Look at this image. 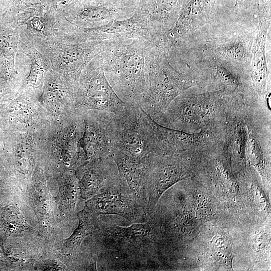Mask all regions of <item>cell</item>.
I'll list each match as a JSON object with an SVG mask.
<instances>
[{
    "label": "cell",
    "mask_w": 271,
    "mask_h": 271,
    "mask_svg": "<svg viewBox=\"0 0 271 271\" xmlns=\"http://www.w3.org/2000/svg\"><path fill=\"white\" fill-rule=\"evenodd\" d=\"M102 270H151L158 268V247L162 236L154 215L143 222L121 226L98 218L92 233Z\"/></svg>",
    "instance_id": "obj_1"
},
{
    "label": "cell",
    "mask_w": 271,
    "mask_h": 271,
    "mask_svg": "<svg viewBox=\"0 0 271 271\" xmlns=\"http://www.w3.org/2000/svg\"><path fill=\"white\" fill-rule=\"evenodd\" d=\"M102 66L109 84L125 103L140 106L147 91L145 52L149 41H104Z\"/></svg>",
    "instance_id": "obj_2"
},
{
    "label": "cell",
    "mask_w": 271,
    "mask_h": 271,
    "mask_svg": "<svg viewBox=\"0 0 271 271\" xmlns=\"http://www.w3.org/2000/svg\"><path fill=\"white\" fill-rule=\"evenodd\" d=\"M161 39L149 41L145 52L146 95L140 107L158 122L179 95L198 85L196 77L175 69Z\"/></svg>",
    "instance_id": "obj_3"
},
{
    "label": "cell",
    "mask_w": 271,
    "mask_h": 271,
    "mask_svg": "<svg viewBox=\"0 0 271 271\" xmlns=\"http://www.w3.org/2000/svg\"><path fill=\"white\" fill-rule=\"evenodd\" d=\"M190 89L171 102L157 122L189 133L220 127L236 94L224 90L199 92Z\"/></svg>",
    "instance_id": "obj_4"
},
{
    "label": "cell",
    "mask_w": 271,
    "mask_h": 271,
    "mask_svg": "<svg viewBox=\"0 0 271 271\" xmlns=\"http://www.w3.org/2000/svg\"><path fill=\"white\" fill-rule=\"evenodd\" d=\"M84 129L82 111L49 116L36 132L37 157L57 160L75 171L87 161L82 143Z\"/></svg>",
    "instance_id": "obj_5"
},
{
    "label": "cell",
    "mask_w": 271,
    "mask_h": 271,
    "mask_svg": "<svg viewBox=\"0 0 271 271\" xmlns=\"http://www.w3.org/2000/svg\"><path fill=\"white\" fill-rule=\"evenodd\" d=\"M148 116L140 106L129 104L120 112H111L112 149L136 157L157 155Z\"/></svg>",
    "instance_id": "obj_6"
},
{
    "label": "cell",
    "mask_w": 271,
    "mask_h": 271,
    "mask_svg": "<svg viewBox=\"0 0 271 271\" xmlns=\"http://www.w3.org/2000/svg\"><path fill=\"white\" fill-rule=\"evenodd\" d=\"M35 40L38 49L48 60L51 68L66 79L76 91L82 71L92 59L101 53L104 42Z\"/></svg>",
    "instance_id": "obj_7"
},
{
    "label": "cell",
    "mask_w": 271,
    "mask_h": 271,
    "mask_svg": "<svg viewBox=\"0 0 271 271\" xmlns=\"http://www.w3.org/2000/svg\"><path fill=\"white\" fill-rule=\"evenodd\" d=\"M127 104L116 94L107 81L101 54L96 56L87 64L80 76L76 91L75 110L117 113Z\"/></svg>",
    "instance_id": "obj_8"
},
{
    "label": "cell",
    "mask_w": 271,
    "mask_h": 271,
    "mask_svg": "<svg viewBox=\"0 0 271 271\" xmlns=\"http://www.w3.org/2000/svg\"><path fill=\"white\" fill-rule=\"evenodd\" d=\"M268 99L257 97L247 100V164L254 167L263 181L270 179L271 112Z\"/></svg>",
    "instance_id": "obj_9"
},
{
    "label": "cell",
    "mask_w": 271,
    "mask_h": 271,
    "mask_svg": "<svg viewBox=\"0 0 271 271\" xmlns=\"http://www.w3.org/2000/svg\"><path fill=\"white\" fill-rule=\"evenodd\" d=\"M202 156L190 154L152 155L147 183L145 214L148 218L167 190L191 176Z\"/></svg>",
    "instance_id": "obj_10"
},
{
    "label": "cell",
    "mask_w": 271,
    "mask_h": 271,
    "mask_svg": "<svg viewBox=\"0 0 271 271\" xmlns=\"http://www.w3.org/2000/svg\"><path fill=\"white\" fill-rule=\"evenodd\" d=\"M243 94L235 95L219 129V147L231 171H246L247 162L246 149L248 139L247 100Z\"/></svg>",
    "instance_id": "obj_11"
},
{
    "label": "cell",
    "mask_w": 271,
    "mask_h": 271,
    "mask_svg": "<svg viewBox=\"0 0 271 271\" xmlns=\"http://www.w3.org/2000/svg\"><path fill=\"white\" fill-rule=\"evenodd\" d=\"M148 119L158 155L202 154L218 146V128L189 133L164 126L149 115Z\"/></svg>",
    "instance_id": "obj_12"
},
{
    "label": "cell",
    "mask_w": 271,
    "mask_h": 271,
    "mask_svg": "<svg viewBox=\"0 0 271 271\" xmlns=\"http://www.w3.org/2000/svg\"><path fill=\"white\" fill-rule=\"evenodd\" d=\"M86 208L94 215H116L131 223L145 222L148 219L120 175L89 200Z\"/></svg>",
    "instance_id": "obj_13"
},
{
    "label": "cell",
    "mask_w": 271,
    "mask_h": 271,
    "mask_svg": "<svg viewBox=\"0 0 271 271\" xmlns=\"http://www.w3.org/2000/svg\"><path fill=\"white\" fill-rule=\"evenodd\" d=\"M49 116L37 97L28 91H19L0 105V128L4 132L35 133Z\"/></svg>",
    "instance_id": "obj_14"
},
{
    "label": "cell",
    "mask_w": 271,
    "mask_h": 271,
    "mask_svg": "<svg viewBox=\"0 0 271 271\" xmlns=\"http://www.w3.org/2000/svg\"><path fill=\"white\" fill-rule=\"evenodd\" d=\"M70 34V39L75 42L93 40L117 41L135 39L153 40L148 17L143 13H137L130 18L114 20L97 27H74Z\"/></svg>",
    "instance_id": "obj_15"
},
{
    "label": "cell",
    "mask_w": 271,
    "mask_h": 271,
    "mask_svg": "<svg viewBox=\"0 0 271 271\" xmlns=\"http://www.w3.org/2000/svg\"><path fill=\"white\" fill-rule=\"evenodd\" d=\"M76 90L64 77L51 68L46 72L38 100L50 116L75 111Z\"/></svg>",
    "instance_id": "obj_16"
},
{
    "label": "cell",
    "mask_w": 271,
    "mask_h": 271,
    "mask_svg": "<svg viewBox=\"0 0 271 271\" xmlns=\"http://www.w3.org/2000/svg\"><path fill=\"white\" fill-rule=\"evenodd\" d=\"M84 122L82 146L87 161L110 156L112 148L109 112L82 111Z\"/></svg>",
    "instance_id": "obj_17"
},
{
    "label": "cell",
    "mask_w": 271,
    "mask_h": 271,
    "mask_svg": "<svg viewBox=\"0 0 271 271\" xmlns=\"http://www.w3.org/2000/svg\"><path fill=\"white\" fill-rule=\"evenodd\" d=\"M140 158L112 149L110 156L120 175L125 179L134 198L145 213L147 204V183L152 155Z\"/></svg>",
    "instance_id": "obj_18"
},
{
    "label": "cell",
    "mask_w": 271,
    "mask_h": 271,
    "mask_svg": "<svg viewBox=\"0 0 271 271\" xmlns=\"http://www.w3.org/2000/svg\"><path fill=\"white\" fill-rule=\"evenodd\" d=\"M270 24V17L268 15L259 14L249 74L254 91L259 96L264 98H268L270 89V71L265 57L266 40Z\"/></svg>",
    "instance_id": "obj_19"
},
{
    "label": "cell",
    "mask_w": 271,
    "mask_h": 271,
    "mask_svg": "<svg viewBox=\"0 0 271 271\" xmlns=\"http://www.w3.org/2000/svg\"><path fill=\"white\" fill-rule=\"evenodd\" d=\"M75 173L79 181L81 193L85 198L96 195L101 189L120 175L110 156L87 161L79 167Z\"/></svg>",
    "instance_id": "obj_20"
},
{
    "label": "cell",
    "mask_w": 271,
    "mask_h": 271,
    "mask_svg": "<svg viewBox=\"0 0 271 271\" xmlns=\"http://www.w3.org/2000/svg\"><path fill=\"white\" fill-rule=\"evenodd\" d=\"M23 52L30 58L31 64L30 72L24 80L19 91H28L37 98L42 88L44 77L47 71L51 67L48 60L35 47L24 48Z\"/></svg>",
    "instance_id": "obj_21"
},
{
    "label": "cell",
    "mask_w": 271,
    "mask_h": 271,
    "mask_svg": "<svg viewBox=\"0 0 271 271\" xmlns=\"http://www.w3.org/2000/svg\"><path fill=\"white\" fill-rule=\"evenodd\" d=\"M248 48L245 39L236 38L220 44L217 48V51L225 59L241 63L245 62L248 58Z\"/></svg>",
    "instance_id": "obj_22"
},
{
    "label": "cell",
    "mask_w": 271,
    "mask_h": 271,
    "mask_svg": "<svg viewBox=\"0 0 271 271\" xmlns=\"http://www.w3.org/2000/svg\"><path fill=\"white\" fill-rule=\"evenodd\" d=\"M172 230L176 234L188 235L193 231L194 221L192 216L185 211H176L172 221Z\"/></svg>",
    "instance_id": "obj_23"
},
{
    "label": "cell",
    "mask_w": 271,
    "mask_h": 271,
    "mask_svg": "<svg viewBox=\"0 0 271 271\" xmlns=\"http://www.w3.org/2000/svg\"><path fill=\"white\" fill-rule=\"evenodd\" d=\"M212 246L216 255L227 265L231 266L233 254L228 239L224 236L217 235L212 240Z\"/></svg>",
    "instance_id": "obj_24"
},
{
    "label": "cell",
    "mask_w": 271,
    "mask_h": 271,
    "mask_svg": "<svg viewBox=\"0 0 271 271\" xmlns=\"http://www.w3.org/2000/svg\"><path fill=\"white\" fill-rule=\"evenodd\" d=\"M195 210L197 215L203 219L213 216V210L209 201L201 194H198L195 199Z\"/></svg>",
    "instance_id": "obj_25"
},
{
    "label": "cell",
    "mask_w": 271,
    "mask_h": 271,
    "mask_svg": "<svg viewBox=\"0 0 271 271\" xmlns=\"http://www.w3.org/2000/svg\"><path fill=\"white\" fill-rule=\"evenodd\" d=\"M251 188L257 204L261 208H265L267 207V200L265 196L255 179H252Z\"/></svg>",
    "instance_id": "obj_26"
},
{
    "label": "cell",
    "mask_w": 271,
    "mask_h": 271,
    "mask_svg": "<svg viewBox=\"0 0 271 271\" xmlns=\"http://www.w3.org/2000/svg\"><path fill=\"white\" fill-rule=\"evenodd\" d=\"M28 27L34 32L42 33L46 30V23L39 18L34 19L27 23Z\"/></svg>",
    "instance_id": "obj_27"
},
{
    "label": "cell",
    "mask_w": 271,
    "mask_h": 271,
    "mask_svg": "<svg viewBox=\"0 0 271 271\" xmlns=\"http://www.w3.org/2000/svg\"><path fill=\"white\" fill-rule=\"evenodd\" d=\"M266 240V236L264 233L261 232L257 233L253 238L254 247L257 250L261 251L265 247L267 244Z\"/></svg>",
    "instance_id": "obj_28"
},
{
    "label": "cell",
    "mask_w": 271,
    "mask_h": 271,
    "mask_svg": "<svg viewBox=\"0 0 271 271\" xmlns=\"http://www.w3.org/2000/svg\"><path fill=\"white\" fill-rule=\"evenodd\" d=\"M11 92L7 90V88L0 83V105L5 100H3L4 97Z\"/></svg>",
    "instance_id": "obj_29"
},
{
    "label": "cell",
    "mask_w": 271,
    "mask_h": 271,
    "mask_svg": "<svg viewBox=\"0 0 271 271\" xmlns=\"http://www.w3.org/2000/svg\"><path fill=\"white\" fill-rule=\"evenodd\" d=\"M3 131L0 128V152L2 150L3 146Z\"/></svg>",
    "instance_id": "obj_30"
}]
</instances>
